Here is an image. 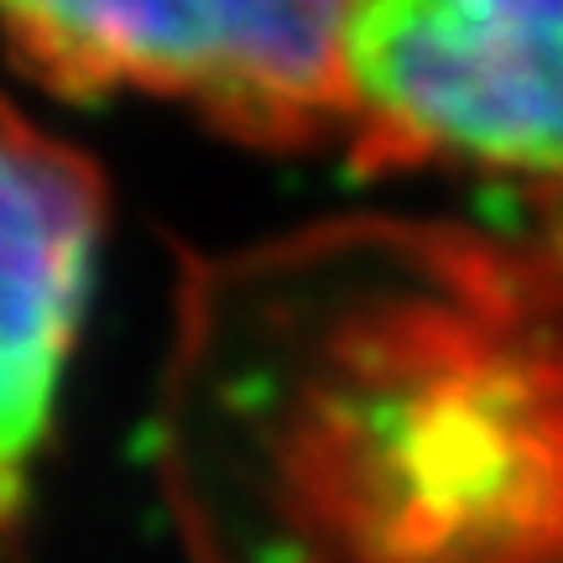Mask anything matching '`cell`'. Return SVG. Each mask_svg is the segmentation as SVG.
I'll list each match as a JSON object with an SVG mask.
<instances>
[{
    "mask_svg": "<svg viewBox=\"0 0 563 563\" xmlns=\"http://www.w3.org/2000/svg\"><path fill=\"white\" fill-rule=\"evenodd\" d=\"M340 220L199 266L183 433L282 563H563V199Z\"/></svg>",
    "mask_w": 563,
    "mask_h": 563,
    "instance_id": "1",
    "label": "cell"
},
{
    "mask_svg": "<svg viewBox=\"0 0 563 563\" xmlns=\"http://www.w3.org/2000/svg\"><path fill=\"white\" fill-rule=\"evenodd\" d=\"M0 42L68 95H146L256 146L350 121V0H0Z\"/></svg>",
    "mask_w": 563,
    "mask_h": 563,
    "instance_id": "2",
    "label": "cell"
},
{
    "mask_svg": "<svg viewBox=\"0 0 563 563\" xmlns=\"http://www.w3.org/2000/svg\"><path fill=\"white\" fill-rule=\"evenodd\" d=\"M365 167H460L563 199V0H350Z\"/></svg>",
    "mask_w": 563,
    "mask_h": 563,
    "instance_id": "3",
    "label": "cell"
},
{
    "mask_svg": "<svg viewBox=\"0 0 563 563\" xmlns=\"http://www.w3.org/2000/svg\"><path fill=\"white\" fill-rule=\"evenodd\" d=\"M100 235V173L0 95V538L53 439Z\"/></svg>",
    "mask_w": 563,
    "mask_h": 563,
    "instance_id": "4",
    "label": "cell"
}]
</instances>
